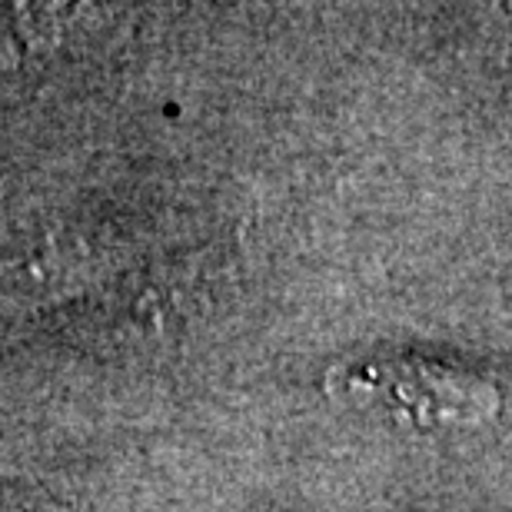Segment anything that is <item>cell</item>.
Masks as SVG:
<instances>
[{
  "label": "cell",
  "mask_w": 512,
  "mask_h": 512,
  "mask_svg": "<svg viewBox=\"0 0 512 512\" xmlns=\"http://www.w3.org/2000/svg\"><path fill=\"white\" fill-rule=\"evenodd\" d=\"M330 393L346 406L376 409L409 426H476L499 413V393L486 380L413 356L336 366Z\"/></svg>",
  "instance_id": "6da1fadb"
}]
</instances>
